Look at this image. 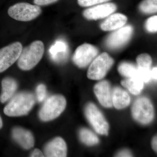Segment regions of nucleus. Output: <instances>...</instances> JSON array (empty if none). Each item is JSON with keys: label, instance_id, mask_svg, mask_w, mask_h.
Here are the masks:
<instances>
[{"label": "nucleus", "instance_id": "1", "mask_svg": "<svg viewBox=\"0 0 157 157\" xmlns=\"http://www.w3.org/2000/svg\"><path fill=\"white\" fill-rule=\"evenodd\" d=\"M44 45L39 40L34 41L22 49L17 61V66L21 70H29L38 64L44 54Z\"/></svg>", "mask_w": 157, "mask_h": 157}, {"label": "nucleus", "instance_id": "2", "mask_svg": "<svg viewBox=\"0 0 157 157\" xmlns=\"http://www.w3.org/2000/svg\"><path fill=\"white\" fill-rule=\"evenodd\" d=\"M35 102V98L31 93H20L13 97L5 107L4 113L9 117L25 115L30 111Z\"/></svg>", "mask_w": 157, "mask_h": 157}, {"label": "nucleus", "instance_id": "3", "mask_svg": "<svg viewBox=\"0 0 157 157\" xmlns=\"http://www.w3.org/2000/svg\"><path fill=\"white\" fill-rule=\"evenodd\" d=\"M67 101L60 95L51 96L47 99L39 113L40 119L48 121L56 118L61 114L66 108Z\"/></svg>", "mask_w": 157, "mask_h": 157}, {"label": "nucleus", "instance_id": "4", "mask_svg": "<svg viewBox=\"0 0 157 157\" xmlns=\"http://www.w3.org/2000/svg\"><path fill=\"white\" fill-rule=\"evenodd\" d=\"M39 6L26 2L14 4L8 9L9 16L13 19L21 21H29L36 18L42 13Z\"/></svg>", "mask_w": 157, "mask_h": 157}, {"label": "nucleus", "instance_id": "5", "mask_svg": "<svg viewBox=\"0 0 157 157\" xmlns=\"http://www.w3.org/2000/svg\"><path fill=\"white\" fill-rule=\"evenodd\" d=\"M114 60L107 52H104L93 60L88 70V78L100 80L104 78L112 67Z\"/></svg>", "mask_w": 157, "mask_h": 157}, {"label": "nucleus", "instance_id": "6", "mask_svg": "<svg viewBox=\"0 0 157 157\" xmlns=\"http://www.w3.org/2000/svg\"><path fill=\"white\" fill-rule=\"evenodd\" d=\"M132 114L135 120L145 124L149 123L154 117V111L151 102L145 97L135 101L132 107Z\"/></svg>", "mask_w": 157, "mask_h": 157}, {"label": "nucleus", "instance_id": "7", "mask_svg": "<svg viewBox=\"0 0 157 157\" xmlns=\"http://www.w3.org/2000/svg\"><path fill=\"white\" fill-rule=\"evenodd\" d=\"M85 114L88 120L98 134L108 135L109 126L101 111L94 104L90 103L86 106Z\"/></svg>", "mask_w": 157, "mask_h": 157}, {"label": "nucleus", "instance_id": "8", "mask_svg": "<svg viewBox=\"0 0 157 157\" xmlns=\"http://www.w3.org/2000/svg\"><path fill=\"white\" fill-rule=\"evenodd\" d=\"M22 49V45L18 42L0 49V73L6 71L17 61Z\"/></svg>", "mask_w": 157, "mask_h": 157}, {"label": "nucleus", "instance_id": "9", "mask_svg": "<svg viewBox=\"0 0 157 157\" xmlns=\"http://www.w3.org/2000/svg\"><path fill=\"white\" fill-rule=\"evenodd\" d=\"M98 53L97 47L86 43L76 48L73 56V61L78 67H85L95 58Z\"/></svg>", "mask_w": 157, "mask_h": 157}, {"label": "nucleus", "instance_id": "10", "mask_svg": "<svg viewBox=\"0 0 157 157\" xmlns=\"http://www.w3.org/2000/svg\"><path fill=\"white\" fill-rule=\"evenodd\" d=\"M133 32V28L132 26L128 25L121 27L107 37L106 45L111 49L121 48L128 42Z\"/></svg>", "mask_w": 157, "mask_h": 157}, {"label": "nucleus", "instance_id": "11", "mask_svg": "<svg viewBox=\"0 0 157 157\" xmlns=\"http://www.w3.org/2000/svg\"><path fill=\"white\" fill-rule=\"evenodd\" d=\"M116 5L113 3H107L86 9L83 15L86 19L98 20L109 16L116 11Z\"/></svg>", "mask_w": 157, "mask_h": 157}, {"label": "nucleus", "instance_id": "12", "mask_svg": "<svg viewBox=\"0 0 157 157\" xmlns=\"http://www.w3.org/2000/svg\"><path fill=\"white\" fill-rule=\"evenodd\" d=\"M94 92L102 106L108 108L112 107V90L108 81L104 80L96 84Z\"/></svg>", "mask_w": 157, "mask_h": 157}, {"label": "nucleus", "instance_id": "13", "mask_svg": "<svg viewBox=\"0 0 157 157\" xmlns=\"http://www.w3.org/2000/svg\"><path fill=\"white\" fill-rule=\"evenodd\" d=\"M44 153L46 157H66L67 155V144L61 137H56L45 146Z\"/></svg>", "mask_w": 157, "mask_h": 157}, {"label": "nucleus", "instance_id": "14", "mask_svg": "<svg viewBox=\"0 0 157 157\" xmlns=\"http://www.w3.org/2000/svg\"><path fill=\"white\" fill-rule=\"evenodd\" d=\"M12 137L23 148L29 149L34 146L35 140L29 131L22 128H15L12 130Z\"/></svg>", "mask_w": 157, "mask_h": 157}, {"label": "nucleus", "instance_id": "15", "mask_svg": "<svg viewBox=\"0 0 157 157\" xmlns=\"http://www.w3.org/2000/svg\"><path fill=\"white\" fill-rule=\"evenodd\" d=\"M128 18L121 13H116L109 16L101 25V28L104 31L113 30L121 28L126 23Z\"/></svg>", "mask_w": 157, "mask_h": 157}, {"label": "nucleus", "instance_id": "16", "mask_svg": "<svg viewBox=\"0 0 157 157\" xmlns=\"http://www.w3.org/2000/svg\"><path fill=\"white\" fill-rule=\"evenodd\" d=\"M67 44L62 40H58L49 48V54L55 62L60 63L67 59Z\"/></svg>", "mask_w": 157, "mask_h": 157}, {"label": "nucleus", "instance_id": "17", "mask_svg": "<svg viewBox=\"0 0 157 157\" xmlns=\"http://www.w3.org/2000/svg\"><path fill=\"white\" fill-rule=\"evenodd\" d=\"M131 98L128 93L121 88H114L112 90V104L116 109H121L128 107Z\"/></svg>", "mask_w": 157, "mask_h": 157}, {"label": "nucleus", "instance_id": "18", "mask_svg": "<svg viewBox=\"0 0 157 157\" xmlns=\"http://www.w3.org/2000/svg\"><path fill=\"white\" fill-rule=\"evenodd\" d=\"M2 93L0 96V101L4 103L10 100L17 90V84L13 78L6 77L2 82Z\"/></svg>", "mask_w": 157, "mask_h": 157}, {"label": "nucleus", "instance_id": "19", "mask_svg": "<svg viewBox=\"0 0 157 157\" xmlns=\"http://www.w3.org/2000/svg\"><path fill=\"white\" fill-rule=\"evenodd\" d=\"M122 85L129 90L134 95H138L144 88V82L137 76L128 78L121 82Z\"/></svg>", "mask_w": 157, "mask_h": 157}, {"label": "nucleus", "instance_id": "20", "mask_svg": "<svg viewBox=\"0 0 157 157\" xmlns=\"http://www.w3.org/2000/svg\"><path fill=\"white\" fill-rule=\"evenodd\" d=\"M79 137L81 141L87 145H94L99 142L97 135L91 131L86 128H82L79 132Z\"/></svg>", "mask_w": 157, "mask_h": 157}, {"label": "nucleus", "instance_id": "21", "mask_svg": "<svg viewBox=\"0 0 157 157\" xmlns=\"http://www.w3.org/2000/svg\"><path fill=\"white\" fill-rule=\"evenodd\" d=\"M137 67L135 65L128 62H123L118 67L121 75L127 78L135 77L137 75Z\"/></svg>", "mask_w": 157, "mask_h": 157}, {"label": "nucleus", "instance_id": "22", "mask_svg": "<svg viewBox=\"0 0 157 157\" xmlns=\"http://www.w3.org/2000/svg\"><path fill=\"white\" fill-rule=\"evenodd\" d=\"M139 9L144 14L156 13L157 11V0H144L139 5Z\"/></svg>", "mask_w": 157, "mask_h": 157}, {"label": "nucleus", "instance_id": "23", "mask_svg": "<svg viewBox=\"0 0 157 157\" xmlns=\"http://www.w3.org/2000/svg\"><path fill=\"white\" fill-rule=\"evenodd\" d=\"M136 60L137 67L140 68H150L152 63L151 57L146 53L138 56Z\"/></svg>", "mask_w": 157, "mask_h": 157}, {"label": "nucleus", "instance_id": "24", "mask_svg": "<svg viewBox=\"0 0 157 157\" xmlns=\"http://www.w3.org/2000/svg\"><path fill=\"white\" fill-rule=\"evenodd\" d=\"M136 76L140 78L144 82H148L151 79V70L150 68H143L137 67Z\"/></svg>", "mask_w": 157, "mask_h": 157}, {"label": "nucleus", "instance_id": "25", "mask_svg": "<svg viewBox=\"0 0 157 157\" xmlns=\"http://www.w3.org/2000/svg\"><path fill=\"white\" fill-rule=\"evenodd\" d=\"M157 16L149 17L145 23V28L150 33H155L157 31Z\"/></svg>", "mask_w": 157, "mask_h": 157}, {"label": "nucleus", "instance_id": "26", "mask_svg": "<svg viewBox=\"0 0 157 157\" xmlns=\"http://www.w3.org/2000/svg\"><path fill=\"white\" fill-rule=\"evenodd\" d=\"M109 1L110 0H77V2L79 6L87 7L106 2Z\"/></svg>", "mask_w": 157, "mask_h": 157}, {"label": "nucleus", "instance_id": "27", "mask_svg": "<svg viewBox=\"0 0 157 157\" xmlns=\"http://www.w3.org/2000/svg\"><path fill=\"white\" fill-rule=\"evenodd\" d=\"M37 100L38 101L42 102L44 101L46 97V87L44 84H40L38 85L36 90Z\"/></svg>", "mask_w": 157, "mask_h": 157}, {"label": "nucleus", "instance_id": "28", "mask_svg": "<svg viewBox=\"0 0 157 157\" xmlns=\"http://www.w3.org/2000/svg\"><path fill=\"white\" fill-rule=\"evenodd\" d=\"M58 0H34L35 5L39 6H45L56 2Z\"/></svg>", "mask_w": 157, "mask_h": 157}, {"label": "nucleus", "instance_id": "29", "mask_svg": "<svg viewBox=\"0 0 157 157\" xmlns=\"http://www.w3.org/2000/svg\"><path fill=\"white\" fill-rule=\"evenodd\" d=\"M31 157H44L43 153L39 149H35V150L32 152L31 154Z\"/></svg>", "mask_w": 157, "mask_h": 157}, {"label": "nucleus", "instance_id": "30", "mask_svg": "<svg viewBox=\"0 0 157 157\" xmlns=\"http://www.w3.org/2000/svg\"><path fill=\"white\" fill-rule=\"evenodd\" d=\"M117 157H132V155L131 153L128 150L122 151L119 153L117 155Z\"/></svg>", "mask_w": 157, "mask_h": 157}, {"label": "nucleus", "instance_id": "31", "mask_svg": "<svg viewBox=\"0 0 157 157\" xmlns=\"http://www.w3.org/2000/svg\"><path fill=\"white\" fill-rule=\"evenodd\" d=\"M151 78L157 80V67H154L151 70Z\"/></svg>", "mask_w": 157, "mask_h": 157}, {"label": "nucleus", "instance_id": "32", "mask_svg": "<svg viewBox=\"0 0 157 157\" xmlns=\"http://www.w3.org/2000/svg\"><path fill=\"white\" fill-rule=\"evenodd\" d=\"M157 136L154 137L152 141V145L153 148L154 150L155 151H157Z\"/></svg>", "mask_w": 157, "mask_h": 157}, {"label": "nucleus", "instance_id": "33", "mask_svg": "<svg viewBox=\"0 0 157 157\" xmlns=\"http://www.w3.org/2000/svg\"><path fill=\"white\" fill-rule=\"evenodd\" d=\"M3 126L2 120V118L0 116V129L2 128Z\"/></svg>", "mask_w": 157, "mask_h": 157}]
</instances>
